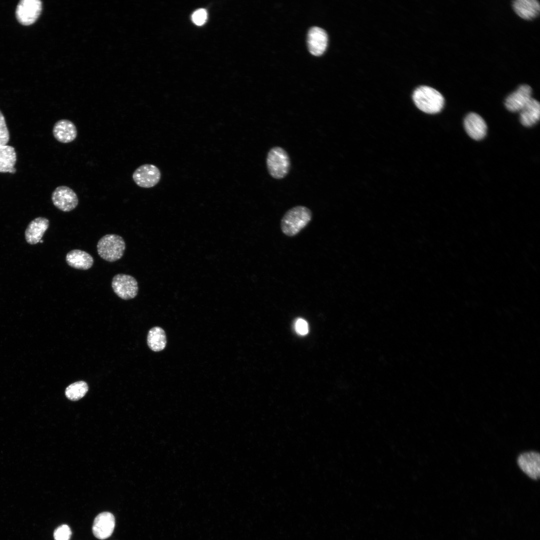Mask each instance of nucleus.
Wrapping results in <instances>:
<instances>
[{"label": "nucleus", "instance_id": "obj_1", "mask_svg": "<svg viewBox=\"0 0 540 540\" xmlns=\"http://www.w3.org/2000/svg\"><path fill=\"white\" fill-rule=\"evenodd\" d=\"M312 218V212L302 206H294L288 210L281 220L280 228L284 234L294 236L302 230Z\"/></svg>", "mask_w": 540, "mask_h": 540}, {"label": "nucleus", "instance_id": "obj_18", "mask_svg": "<svg viewBox=\"0 0 540 540\" xmlns=\"http://www.w3.org/2000/svg\"><path fill=\"white\" fill-rule=\"evenodd\" d=\"M520 112V122L526 127L536 124L540 118V104L536 99L532 98Z\"/></svg>", "mask_w": 540, "mask_h": 540}, {"label": "nucleus", "instance_id": "obj_19", "mask_svg": "<svg viewBox=\"0 0 540 540\" xmlns=\"http://www.w3.org/2000/svg\"><path fill=\"white\" fill-rule=\"evenodd\" d=\"M16 161V154L13 146H0V172L15 173Z\"/></svg>", "mask_w": 540, "mask_h": 540}, {"label": "nucleus", "instance_id": "obj_23", "mask_svg": "<svg viewBox=\"0 0 540 540\" xmlns=\"http://www.w3.org/2000/svg\"><path fill=\"white\" fill-rule=\"evenodd\" d=\"M10 140L9 132L4 117L0 110V146L6 145Z\"/></svg>", "mask_w": 540, "mask_h": 540}, {"label": "nucleus", "instance_id": "obj_9", "mask_svg": "<svg viewBox=\"0 0 540 540\" xmlns=\"http://www.w3.org/2000/svg\"><path fill=\"white\" fill-rule=\"evenodd\" d=\"M532 89L530 86H520L506 98L504 102L506 108L512 112H520L532 98Z\"/></svg>", "mask_w": 540, "mask_h": 540}, {"label": "nucleus", "instance_id": "obj_12", "mask_svg": "<svg viewBox=\"0 0 540 540\" xmlns=\"http://www.w3.org/2000/svg\"><path fill=\"white\" fill-rule=\"evenodd\" d=\"M520 469L530 478L537 480L540 476V456L538 452H531L522 454L518 458Z\"/></svg>", "mask_w": 540, "mask_h": 540}, {"label": "nucleus", "instance_id": "obj_24", "mask_svg": "<svg viewBox=\"0 0 540 540\" xmlns=\"http://www.w3.org/2000/svg\"><path fill=\"white\" fill-rule=\"evenodd\" d=\"M192 22L198 26L204 24L207 18V12L204 9L201 8L194 12L192 15Z\"/></svg>", "mask_w": 540, "mask_h": 540}, {"label": "nucleus", "instance_id": "obj_2", "mask_svg": "<svg viewBox=\"0 0 540 540\" xmlns=\"http://www.w3.org/2000/svg\"><path fill=\"white\" fill-rule=\"evenodd\" d=\"M412 99L418 109L429 114L440 112L444 104L442 95L436 89L426 86L416 88L414 92Z\"/></svg>", "mask_w": 540, "mask_h": 540}, {"label": "nucleus", "instance_id": "obj_10", "mask_svg": "<svg viewBox=\"0 0 540 540\" xmlns=\"http://www.w3.org/2000/svg\"><path fill=\"white\" fill-rule=\"evenodd\" d=\"M114 526L115 518L114 515L110 512H102L94 518L92 532L98 539L104 540L112 535Z\"/></svg>", "mask_w": 540, "mask_h": 540}, {"label": "nucleus", "instance_id": "obj_11", "mask_svg": "<svg viewBox=\"0 0 540 540\" xmlns=\"http://www.w3.org/2000/svg\"><path fill=\"white\" fill-rule=\"evenodd\" d=\"M308 46L310 52L316 56L322 55L326 50L328 45V35L322 28L314 26L310 28L308 34Z\"/></svg>", "mask_w": 540, "mask_h": 540}, {"label": "nucleus", "instance_id": "obj_6", "mask_svg": "<svg viewBox=\"0 0 540 540\" xmlns=\"http://www.w3.org/2000/svg\"><path fill=\"white\" fill-rule=\"evenodd\" d=\"M42 10V2L40 0H22L16 6V18L22 25H30L37 20Z\"/></svg>", "mask_w": 540, "mask_h": 540}, {"label": "nucleus", "instance_id": "obj_22", "mask_svg": "<svg viewBox=\"0 0 540 540\" xmlns=\"http://www.w3.org/2000/svg\"><path fill=\"white\" fill-rule=\"evenodd\" d=\"M72 536V531L66 524H62L58 527L54 531V540H70Z\"/></svg>", "mask_w": 540, "mask_h": 540}, {"label": "nucleus", "instance_id": "obj_14", "mask_svg": "<svg viewBox=\"0 0 540 540\" xmlns=\"http://www.w3.org/2000/svg\"><path fill=\"white\" fill-rule=\"evenodd\" d=\"M52 134L58 142L67 144L74 141L78 134L76 126L72 121L62 119L56 122L54 126Z\"/></svg>", "mask_w": 540, "mask_h": 540}, {"label": "nucleus", "instance_id": "obj_8", "mask_svg": "<svg viewBox=\"0 0 540 540\" xmlns=\"http://www.w3.org/2000/svg\"><path fill=\"white\" fill-rule=\"evenodd\" d=\"M160 170L152 164H144L138 167L132 174L134 182L143 188H150L155 186L160 178Z\"/></svg>", "mask_w": 540, "mask_h": 540}, {"label": "nucleus", "instance_id": "obj_4", "mask_svg": "<svg viewBox=\"0 0 540 540\" xmlns=\"http://www.w3.org/2000/svg\"><path fill=\"white\" fill-rule=\"evenodd\" d=\"M266 162L268 172L274 178H283L289 172L290 166L289 156L280 147H274L269 150Z\"/></svg>", "mask_w": 540, "mask_h": 540}, {"label": "nucleus", "instance_id": "obj_13", "mask_svg": "<svg viewBox=\"0 0 540 540\" xmlns=\"http://www.w3.org/2000/svg\"><path fill=\"white\" fill-rule=\"evenodd\" d=\"M464 125L466 133L474 140H480L486 135V123L481 116L476 113L468 114L464 118Z\"/></svg>", "mask_w": 540, "mask_h": 540}, {"label": "nucleus", "instance_id": "obj_5", "mask_svg": "<svg viewBox=\"0 0 540 540\" xmlns=\"http://www.w3.org/2000/svg\"><path fill=\"white\" fill-rule=\"evenodd\" d=\"M112 287L118 297L125 300L135 298L138 290L136 278L132 276L124 274H118L114 276Z\"/></svg>", "mask_w": 540, "mask_h": 540}, {"label": "nucleus", "instance_id": "obj_3", "mask_svg": "<svg viewBox=\"0 0 540 540\" xmlns=\"http://www.w3.org/2000/svg\"><path fill=\"white\" fill-rule=\"evenodd\" d=\"M96 247L98 253L101 258L109 262H114L123 256L126 243L121 236L108 234L100 238Z\"/></svg>", "mask_w": 540, "mask_h": 540}, {"label": "nucleus", "instance_id": "obj_7", "mask_svg": "<svg viewBox=\"0 0 540 540\" xmlns=\"http://www.w3.org/2000/svg\"><path fill=\"white\" fill-rule=\"evenodd\" d=\"M52 200L57 208L64 212L72 211L78 204L76 193L66 186H58L54 189L52 194Z\"/></svg>", "mask_w": 540, "mask_h": 540}, {"label": "nucleus", "instance_id": "obj_25", "mask_svg": "<svg viewBox=\"0 0 540 540\" xmlns=\"http://www.w3.org/2000/svg\"><path fill=\"white\" fill-rule=\"evenodd\" d=\"M294 329L296 333L300 335L304 336L308 332V326L307 322L304 319L298 318L294 323Z\"/></svg>", "mask_w": 540, "mask_h": 540}, {"label": "nucleus", "instance_id": "obj_16", "mask_svg": "<svg viewBox=\"0 0 540 540\" xmlns=\"http://www.w3.org/2000/svg\"><path fill=\"white\" fill-rule=\"evenodd\" d=\"M66 260L70 266L80 270L90 269L94 262L92 256L90 254L80 250H73L68 252Z\"/></svg>", "mask_w": 540, "mask_h": 540}, {"label": "nucleus", "instance_id": "obj_20", "mask_svg": "<svg viewBox=\"0 0 540 540\" xmlns=\"http://www.w3.org/2000/svg\"><path fill=\"white\" fill-rule=\"evenodd\" d=\"M149 348L154 352L163 350L166 344V335L164 330L159 327L152 328L148 332L147 338Z\"/></svg>", "mask_w": 540, "mask_h": 540}, {"label": "nucleus", "instance_id": "obj_17", "mask_svg": "<svg viewBox=\"0 0 540 540\" xmlns=\"http://www.w3.org/2000/svg\"><path fill=\"white\" fill-rule=\"evenodd\" d=\"M512 6L516 14L525 20L535 18L539 14L540 6L536 0H516Z\"/></svg>", "mask_w": 540, "mask_h": 540}, {"label": "nucleus", "instance_id": "obj_26", "mask_svg": "<svg viewBox=\"0 0 540 540\" xmlns=\"http://www.w3.org/2000/svg\"><path fill=\"white\" fill-rule=\"evenodd\" d=\"M44 242V241H43V240H40V243H42V242Z\"/></svg>", "mask_w": 540, "mask_h": 540}, {"label": "nucleus", "instance_id": "obj_15", "mask_svg": "<svg viewBox=\"0 0 540 540\" xmlns=\"http://www.w3.org/2000/svg\"><path fill=\"white\" fill-rule=\"evenodd\" d=\"M49 226V220L44 217H38L28 224L24 232L25 238L30 244L40 242Z\"/></svg>", "mask_w": 540, "mask_h": 540}, {"label": "nucleus", "instance_id": "obj_21", "mask_svg": "<svg viewBox=\"0 0 540 540\" xmlns=\"http://www.w3.org/2000/svg\"><path fill=\"white\" fill-rule=\"evenodd\" d=\"M88 389L85 382L78 381L68 386L66 389L65 394L70 400H78L85 396Z\"/></svg>", "mask_w": 540, "mask_h": 540}]
</instances>
